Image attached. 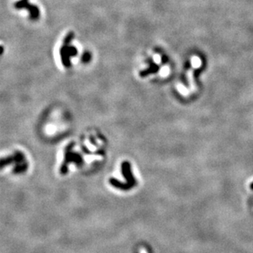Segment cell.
<instances>
[{
  "mask_svg": "<svg viewBox=\"0 0 253 253\" xmlns=\"http://www.w3.org/2000/svg\"><path fill=\"white\" fill-rule=\"evenodd\" d=\"M73 39H74V33H73L72 31H71V32L67 34V35L65 37V39H64L63 40V44L68 45L71 42V40H72Z\"/></svg>",
  "mask_w": 253,
  "mask_h": 253,
  "instance_id": "cell-4",
  "label": "cell"
},
{
  "mask_svg": "<svg viewBox=\"0 0 253 253\" xmlns=\"http://www.w3.org/2000/svg\"><path fill=\"white\" fill-rule=\"evenodd\" d=\"M15 8L17 9H22V8H26L30 11V19L32 20H36L39 17V8L35 5L30 4L28 0H21L15 3Z\"/></svg>",
  "mask_w": 253,
  "mask_h": 253,
  "instance_id": "cell-1",
  "label": "cell"
},
{
  "mask_svg": "<svg viewBox=\"0 0 253 253\" xmlns=\"http://www.w3.org/2000/svg\"><path fill=\"white\" fill-rule=\"evenodd\" d=\"M251 189L253 190V183L251 184Z\"/></svg>",
  "mask_w": 253,
  "mask_h": 253,
  "instance_id": "cell-8",
  "label": "cell"
},
{
  "mask_svg": "<svg viewBox=\"0 0 253 253\" xmlns=\"http://www.w3.org/2000/svg\"><path fill=\"white\" fill-rule=\"evenodd\" d=\"M68 46L69 45L63 44V46L60 49L62 62V64L64 65V66H66V67H69L71 66V62H70V57L71 56H70L69 51H68Z\"/></svg>",
  "mask_w": 253,
  "mask_h": 253,
  "instance_id": "cell-2",
  "label": "cell"
},
{
  "mask_svg": "<svg viewBox=\"0 0 253 253\" xmlns=\"http://www.w3.org/2000/svg\"><path fill=\"white\" fill-rule=\"evenodd\" d=\"M68 51H69V54L71 57H75L77 55V49L74 46H68Z\"/></svg>",
  "mask_w": 253,
  "mask_h": 253,
  "instance_id": "cell-5",
  "label": "cell"
},
{
  "mask_svg": "<svg viewBox=\"0 0 253 253\" xmlns=\"http://www.w3.org/2000/svg\"><path fill=\"white\" fill-rule=\"evenodd\" d=\"M148 62H149V63H150L149 64V65H150V66H149V68L140 71L139 75H140L141 77H145V76L150 75V74L157 73V72H158V71H159L160 67L157 66V64L153 63V62H152V60H149Z\"/></svg>",
  "mask_w": 253,
  "mask_h": 253,
  "instance_id": "cell-3",
  "label": "cell"
},
{
  "mask_svg": "<svg viewBox=\"0 0 253 253\" xmlns=\"http://www.w3.org/2000/svg\"><path fill=\"white\" fill-rule=\"evenodd\" d=\"M161 62H162V63H165L167 62V58H166V56H163L162 58H161Z\"/></svg>",
  "mask_w": 253,
  "mask_h": 253,
  "instance_id": "cell-7",
  "label": "cell"
},
{
  "mask_svg": "<svg viewBox=\"0 0 253 253\" xmlns=\"http://www.w3.org/2000/svg\"><path fill=\"white\" fill-rule=\"evenodd\" d=\"M90 59H91L90 53H89V52H85L84 54H83V56H82V61H83V62H84V63L89 62L90 61Z\"/></svg>",
  "mask_w": 253,
  "mask_h": 253,
  "instance_id": "cell-6",
  "label": "cell"
}]
</instances>
